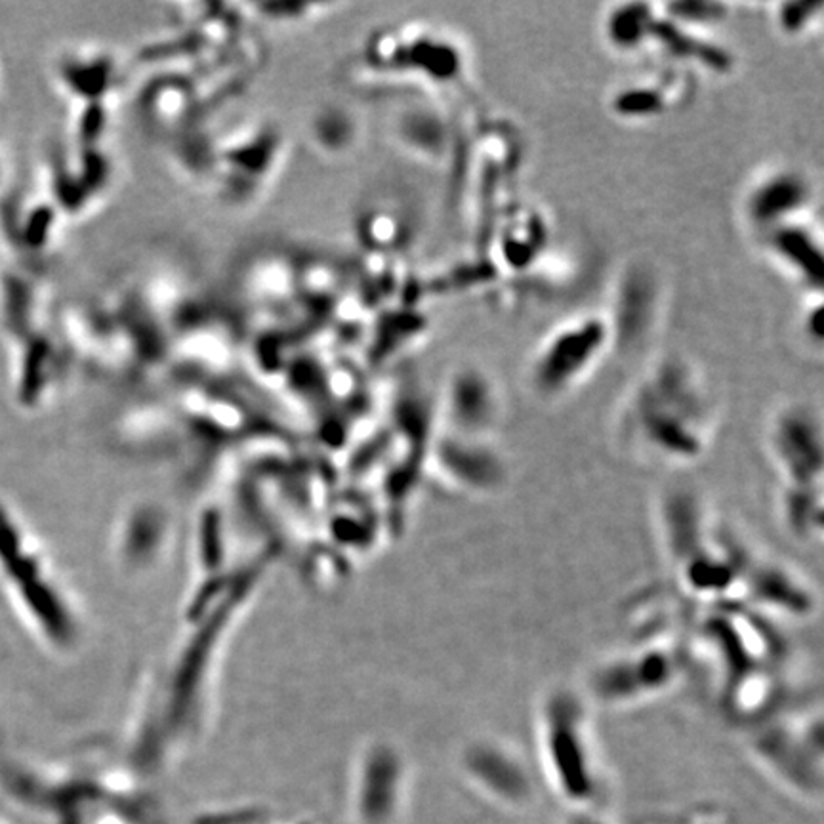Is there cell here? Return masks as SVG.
<instances>
[{"label": "cell", "mask_w": 824, "mask_h": 824, "mask_svg": "<svg viewBox=\"0 0 824 824\" xmlns=\"http://www.w3.org/2000/svg\"><path fill=\"white\" fill-rule=\"evenodd\" d=\"M490 397H492L490 386L481 374L464 372L454 382L453 397H451L454 415L462 423H474V428H479L481 423L489 420L492 413Z\"/></svg>", "instance_id": "52a82bcc"}, {"label": "cell", "mask_w": 824, "mask_h": 824, "mask_svg": "<svg viewBox=\"0 0 824 824\" xmlns=\"http://www.w3.org/2000/svg\"><path fill=\"white\" fill-rule=\"evenodd\" d=\"M767 246L810 287H823V251L813 231L800 223H782L767 230Z\"/></svg>", "instance_id": "277c9868"}, {"label": "cell", "mask_w": 824, "mask_h": 824, "mask_svg": "<svg viewBox=\"0 0 824 824\" xmlns=\"http://www.w3.org/2000/svg\"><path fill=\"white\" fill-rule=\"evenodd\" d=\"M0 595L33 638L53 651L74 646L79 618L43 538L0 495Z\"/></svg>", "instance_id": "6da1fadb"}, {"label": "cell", "mask_w": 824, "mask_h": 824, "mask_svg": "<svg viewBox=\"0 0 824 824\" xmlns=\"http://www.w3.org/2000/svg\"><path fill=\"white\" fill-rule=\"evenodd\" d=\"M726 7L712 4V2H684V4H670V20L682 25H710L720 23L726 18Z\"/></svg>", "instance_id": "9c48e42d"}, {"label": "cell", "mask_w": 824, "mask_h": 824, "mask_svg": "<svg viewBox=\"0 0 824 824\" xmlns=\"http://www.w3.org/2000/svg\"><path fill=\"white\" fill-rule=\"evenodd\" d=\"M610 340V325L584 317L557 330L536 357L535 382L544 392H559L594 363Z\"/></svg>", "instance_id": "7a4b0ae2"}, {"label": "cell", "mask_w": 824, "mask_h": 824, "mask_svg": "<svg viewBox=\"0 0 824 824\" xmlns=\"http://www.w3.org/2000/svg\"><path fill=\"white\" fill-rule=\"evenodd\" d=\"M654 14L647 4H624L611 12L605 35L620 50H636L651 37Z\"/></svg>", "instance_id": "8992f818"}, {"label": "cell", "mask_w": 824, "mask_h": 824, "mask_svg": "<svg viewBox=\"0 0 824 824\" xmlns=\"http://www.w3.org/2000/svg\"><path fill=\"white\" fill-rule=\"evenodd\" d=\"M649 40H657V45L680 60H697V63L712 71H728L731 68V56L723 48L695 37L674 20L654 15Z\"/></svg>", "instance_id": "5b68a950"}, {"label": "cell", "mask_w": 824, "mask_h": 824, "mask_svg": "<svg viewBox=\"0 0 824 824\" xmlns=\"http://www.w3.org/2000/svg\"><path fill=\"white\" fill-rule=\"evenodd\" d=\"M613 107L623 117H641V119H646V117L661 115L666 109V102H664V97H662L659 90L636 86V89L623 90L615 97Z\"/></svg>", "instance_id": "ba28073f"}, {"label": "cell", "mask_w": 824, "mask_h": 824, "mask_svg": "<svg viewBox=\"0 0 824 824\" xmlns=\"http://www.w3.org/2000/svg\"><path fill=\"white\" fill-rule=\"evenodd\" d=\"M810 199L811 187L802 174L794 171L775 172L752 189L748 216L764 231L773 230L792 222V218L810 205Z\"/></svg>", "instance_id": "3957f363"}, {"label": "cell", "mask_w": 824, "mask_h": 824, "mask_svg": "<svg viewBox=\"0 0 824 824\" xmlns=\"http://www.w3.org/2000/svg\"><path fill=\"white\" fill-rule=\"evenodd\" d=\"M821 4H811V2H790L780 8L779 23L780 30L787 31V33H800L805 30L813 18H815V10H821Z\"/></svg>", "instance_id": "30bf717a"}]
</instances>
